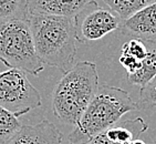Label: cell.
I'll return each mask as SVG.
<instances>
[{"mask_svg":"<svg viewBox=\"0 0 156 144\" xmlns=\"http://www.w3.org/2000/svg\"><path fill=\"white\" fill-rule=\"evenodd\" d=\"M148 129V125L142 117H136L133 120L120 121L110 129L104 131V134L111 141L117 144H124L126 142L140 139L143 133Z\"/></svg>","mask_w":156,"mask_h":144,"instance_id":"cell-10","label":"cell"},{"mask_svg":"<svg viewBox=\"0 0 156 144\" xmlns=\"http://www.w3.org/2000/svg\"><path fill=\"white\" fill-rule=\"evenodd\" d=\"M122 30L133 38L156 43V1L123 21Z\"/></svg>","mask_w":156,"mask_h":144,"instance_id":"cell-8","label":"cell"},{"mask_svg":"<svg viewBox=\"0 0 156 144\" xmlns=\"http://www.w3.org/2000/svg\"><path fill=\"white\" fill-rule=\"evenodd\" d=\"M124 144H147V143L143 141V140H141V139H136V140H133V141L126 142V143H124Z\"/></svg>","mask_w":156,"mask_h":144,"instance_id":"cell-19","label":"cell"},{"mask_svg":"<svg viewBox=\"0 0 156 144\" xmlns=\"http://www.w3.org/2000/svg\"><path fill=\"white\" fill-rule=\"evenodd\" d=\"M147 52H148L147 45L143 40L137 38H132L131 40L125 42L121 49V56H129L141 61L146 58Z\"/></svg>","mask_w":156,"mask_h":144,"instance_id":"cell-15","label":"cell"},{"mask_svg":"<svg viewBox=\"0 0 156 144\" xmlns=\"http://www.w3.org/2000/svg\"><path fill=\"white\" fill-rule=\"evenodd\" d=\"M76 40L81 43L96 41L122 28L123 20L108 8L90 0L73 18Z\"/></svg>","mask_w":156,"mask_h":144,"instance_id":"cell-6","label":"cell"},{"mask_svg":"<svg viewBox=\"0 0 156 144\" xmlns=\"http://www.w3.org/2000/svg\"><path fill=\"white\" fill-rule=\"evenodd\" d=\"M108 9L115 12L123 21L131 18L136 12L150 6L156 0H103Z\"/></svg>","mask_w":156,"mask_h":144,"instance_id":"cell-12","label":"cell"},{"mask_svg":"<svg viewBox=\"0 0 156 144\" xmlns=\"http://www.w3.org/2000/svg\"><path fill=\"white\" fill-rule=\"evenodd\" d=\"M0 62L9 69L39 75L44 64L36 51L29 20L0 23Z\"/></svg>","mask_w":156,"mask_h":144,"instance_id":"cell-4","label":"cell"},{"mask_svg":"<svg viewBox=\"0 0 156 144\" xmlns=\"http://www.w3.org/2000/svg\"><path fill=\"white\" fill-rule=\"evenodd\" d=\"M36 51L43 64L54 67L63 74L73 68L76 34L72 18L29 16Z\"/></svg>","mask_w":156,"mask_h":144,"instance_id":"cell-1","label":"cell"},{"mask_svg":"<svg viewBox=\"0 0 156 144\" xmlns=\"http://www.w3.org/2000/svg\"><path fill=\"white\" fill-rule=\"evenodd\" d=\"M148 48V52L144 60H142L141 68L136 73L127 75L129 81L134 85L145 87L156 78V43L145 42Z\"/></svg>","mask_w":156,"mask_h":144,"instance_id":"cell-11","label":"cell"},{"mask_svg":"<svg viewBox=\"0 0 156 144\" xmlns=\"http://www.w3.org/2000/svg\"><path fill=\"white\" fill-rule=\"evenodd\" d=\"M41 94L20 70L0 72V106L22 117L41 105Z\"/></svg>","mask_w":156,"mask_h":144,"instance_id":"cell-5","label":"cell"},{"mask_svg":"<svg viewBox=\"0 0 156 144\" xmlns=\"http://www.w3.org/2000/svg\"><path fill=\"white\" fill-rule=\"evenodd\" d=\"M87 144H117V143L111 141V140L104 134V132H102V133H100L99 135H96L94 139H92Z\"/></svg>","mask_w":156,"mask_h":144,"instance_id":"cell-18","label":"cell"},{"mask_svg":"<svg viewBox=\"0 0 156 144\" xmlns=\"http://www.w3.org/2000/svg\"><path fill=\"white\" fill-rule=\"evenodd\" d=\"M7 144H63V135L47 119L34 125L22 126Z\"/></svg>","mask_w":156,"mask_h":144,"instance_id":"cell-7","label":"cell"},{"mask_svg":"<svg viewBox=\"0 0 156 144\" xmlns=\"http://www.w3.org/2000/svg\"><path fill=\"white\" fill-rule=\"evenodd\" d=\"M150 144H156V142H154V143H150Z\"/></svg>","mask_w":156,"mask_h":144,"instance_id":"cell-20","label":"cell"},{"mask_svg":"<svg viewBox=\"0 0 156 144\" xmlns=\"http://www.w3.org/2000/svg\"><path fill=\"white\" fill-rule=\"evenodd\" d=\"M96 64L80 61L64 73L52 95L54 117L64 124L76 125L99 89Z\"/></svg>","mask_w":156,"mask_h":144,"instance_id":"cell-3","label":"cell"},{"mask_svg":"<svg viewBox=\"0 0 156 144\" xmlns=\"http://www.w3.org/2000/svg\"><path fill=\"white\" fill-rule=\"evenodd\" d=\"M138 110H148L156 108V78L140 90Z\"/></svg>","mask_w":156,"mask_h":144,"instance_id":"cell-16","label":"cell"},{"mask_svg":"<svg viewBox=\"0 0 156 144\" xmlns=\"http://www.w3.org/2000/svg\"><path fill=\"white\" fill-rule=\"evenodd\" d=\"M138 110V104L127 91L103 84L98 89L74 130L69 134V144H87L100 133L120 122L129 112Z\"/></svg>","mask_w":156,"mask_h":144,"instance_id":"cell-2","label":"cell"},{"mask_svg":"<svg viewBox=\"0 0 156 144\" xmlns=\"http://www.w3.org/2000/svg\"><path fill=\"white\" fill-rule=\"evenodd\" d=\"M90 0H29L30 16H54L74 18Z\"/></svg>","mask_w":156,"mask_h":144,"instance_id":"cell-9","label":"cell"},{"mask_svg":"<svg viewBox=\"0 0 156 144\" xmlns=\"http://www.w3.org/2000/svg\"><path fill=\"white\" fill-rule=\"evenodd\" d=\"M141 60L135 59L133 57H129V56H121L120 57V63L125 69L127 75L136 73L141 68Z\"/></svg>","mask_w":156,"mask_h":144,"instance_id":"cell-17","label":"cell"},{"mask_svg":"<svg viewBox=\"0 0 156 144\" xmlns=\"http://www.w3.org/2000/svg\"><path fill=\"white\" fill-rule=\"evenodd\" d=\"M22 128L19 117L0 106V144H7Z\"/></svg>","mask_w":156,"mask_h":144,"instance_id":"cell-14","label":"cell"},{"mask_svg":"<svg viewBox=\"0 0 156 144\" xmlns=\"http://www.w3.org/2000/svg\"><path fill=\"white\" fill-rule=\"evenodd\" d=\"M29 0H0V23L13 20H29Z\"/></svg>","mask_w":156,"mask_h":144,"instance_id":"cell-13","label":"cell"}]
</instances>
